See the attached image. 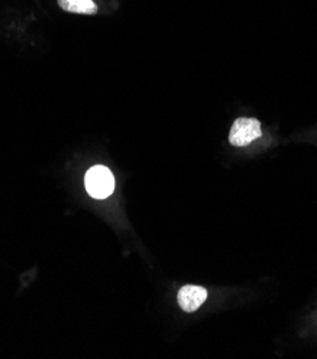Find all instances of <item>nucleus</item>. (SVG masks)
<instances>
[{
    "mask_svg": "<svg viewBox=\"0 0 317 359\" xmlns=\"http://www.w3.org/2000/svg\"><path fill=\"white\" fill-rule=\"evenodd\" d=\"M85 187L87 194L94 199H106L115 191V176L109 168L96 165L87 170Z\"/></svg>",
    "mask_w": 317,
    "mask_h": 359,
    "instance_id": "obj_1",
    "label": "nucleus"
},
{
    "mask_svg": "<svg viewBox=\"0 0 317 359\" xmlns=\"http://www.w3.org/2000/svg\"><path fill=\"white\" fill-rule=\"evenodd\" d=\"M262 137V125L258 119L255 118H239L234 121L230 135H229V142L233 147H248L252 142L256 139Z\"/></svg>",
    "mask_w": 317,
    "mask_h": 359,
    "instance_id": "obj_2",
    "label": "nucleus"
},
{
    "mask_svg": "<svg viewBox=\"0 0 317 359\" xmlns=\"http://www.w3.org/2000/svg\"><path fill=\"white\" fill-rule=\"evenodd\" d=\"M207 299V291L202 286L186 285L178 294V302L185 312L197 311Z\"/></svg>",
    "mask_w": 317,
    "mask_h": 359,
    "instance_id": "obj_3",
    "label": "nucleus"
},
{
    "mask_svg": "<svg viewBox=\"0 0 317 359\" xmlns=\"http://www.w3.org/2000/svg\"><path fill=\"white\" fill-rule=\"evenodd\" d=\"M57 5L70 13L79 15H94L97 13V6L93 0H57Z\"/></svg>",
    "mask_w": 317,
    "mask_h": 359,
    "instance_id": "obj_4",
    "label": "nucleus"
}]
</instances>
